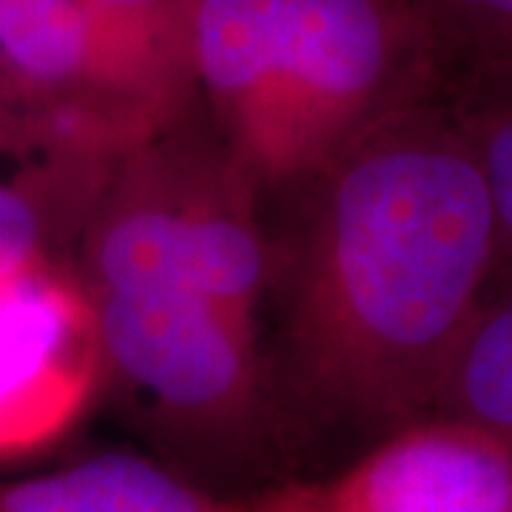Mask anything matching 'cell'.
I'll list each match as a JSON object with an SVG mask.
<instances>
[{"label": "cell", "instance_id": "obj_9", "mask_svg": "<svg viewBox=\"0 0 512 512\" xmlns=\"http://www.w3.org/2000/svg\"><path fill=\"white\" fill-rule=\"evenodd\" d=\"M436 413L467 421L512 450V291L490 296L467 330Z\"/></svg>", "mask_w": 512, "mask_h": 512}, {"label": "cell", "instance_id": "obj_1", "mask_svg": "<svg viewBox=\"0 0 512 512\" xmlns=\"http://www.w3.org/2000/svg\"><path fill=\"white\" fill-rule=\"evenodd\" d=\"M299 191L296 231L276 248V399L302 450L336 433L376 444L436 413L490 302L493 194L444 89Z\"/></svg>", "mask_w": 512, "mask_h": 512}, {"label": "cell", "instance_id": "obj_11", "mask_svg": "<svg viewBox=\"0 0 512 512\" xmlns=\"http://www.w3.org/2000/svg\"><path fill=\"white\" fill-rule=\"evenodd\" d=\"M433 29L447 80H512V0H410Z\"/></svg>", "mask_w": 512, "mask_h": 512}, {"label": "cell", "instance_id": "obj_8", "mask_svg": "<svg viewBox=\"0 0 512 512\" xmlns=\"http://www.w3.org/2000/svg\"><path fill=\"white\" fill-rule=\"evenodd\" d=\"M0 512H254L251 498L222 495L157 456L106 450L49 473L6 481Z\"/></svg>", "mask_w": 512, "mask_h": 512}, {"label": "cell", "instance_id": "obj_7", "mask_svg": "<svg viewBox=\"0 0 512 512\" xmlns=\"http://www.w3.org/2000/svg\"><path fill=\"white\" fill-rule=\"evenodd\" d=\"M123 157L49 151L15 160L0 188V276L77 268V251Z\"/></svg>", "mask_w": 512, "mask_h": 512}, {"label": "cell", "instance_id": "obj_3", "mask_svg": "<svg viewBox=\"0 0 512 512\" xmlns=\"http://www.w3.org/2000/svg\"><path fill=\"white\" fill-rule=\"evenodd\" d=\"M197 77L211 126L265 191L305 188L447 66L410 0H200Z\"/></svg>", "mask_w": 512, "mask_h": 512}, {"label": "cell", "instance_id": "obj_4", "mask_svg": "<svg viewBox=\"0 0 512 512\" xmlns=\"http://www.w3.org/2000/svg\"><path fill=\"white\" fill-rule=\"evenodd\" d=\"M200 0H0V143L126 157L200 109Z\"/></svg>", "mask_w": 512, "mask_h": 512}, {"label": "cell", "instance_id": "obj_2", "mask_svg": "<svg viewBox=\"0 0 512 512\" xmlns=\"http://www.w3.org/2000/svg\"><path fill=\"white\" fill-rule=\"evenodd\" d=\"M259 197L200 106L123 157L77 251L103 384L160 461L237 498L305 458L256 336L276 276Z\"/></svg>", "mask_w": 512, "mask_h": 512}, {"label": "cell", "instance_id": "obj_5", "mask_svg": "<svg viewBox=\"0 0 512 512\" xmlns=\"http://www.w3.org/2000/svg\"><path fill=\"white\" fill-rule=\"evenodd\" d=\"M248 498L254 512H512V450L433 413L336 473L291 478Z\"/></svg>", "mask_w": 512, "mask_h": 512}, {"label": "cell", "instance_id": "obj_6", "mask_svg": "<svg viewBox=\"0 0 512 512\" xmlns=\"http://www.w3.org/2000/svg\"><path fill=\"white\" fill-rule=\"evenodd\" d=\"M0 430L12 458L60 436L103 384L92 302L77 268L0 276Z\"/></svg>", "mask_w": 512, "mask_h": 512}, {"label": "cell", "instance_id": "obj_10", "mask_svg": "<svg viewBox=\"0 0 512 512\" xmlns=\"http://www.w3.org/2000/svg\"><path fill=\"white\" fill-rule=\"evenodd\" d=\"M444 100L473 143L490 185L498 222V268L493 291H512V80L450 77Z\"/></svg>", "mask_w": 512, "mask_h": 512}]
</instances>
